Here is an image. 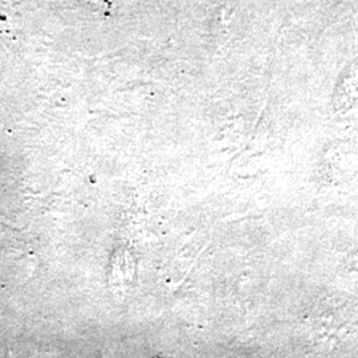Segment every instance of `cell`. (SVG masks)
Wrapping results in <instances>:
<instances>
[{"label": "cell", "mask_w": 358, "mask_h": 358, "mask_svg": "<svg viewBox=\"0 0 358 358\" xmlns=\"http://www.w3.org/2000/svg\"><path fill=\"white\" fill-rule=\"evenodd\" d=\"M358 99V64L346 65L345 69L340 75V81L336 84L333 94V101L336 103L337 110L348 108Z\"/></svg>", "instance_id": "6da1fadb"}]
</instances>
